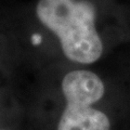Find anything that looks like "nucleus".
I'll return each mask as SVG.
<instances>
[{
  "label": "nucleus",
  "mask_w": 130,
  "mask_h": 130,
  "mask_svg": "<svg viewBox=\"0 0 130 130\" xmlns=\"http://www.w3.org/2000/svg\"><path fill=\"white\" fill-rule=\"evenodd\" d=\"M36 13L59 38L65 56L91 64L100 59L103 44L95 29V11L85 0H39Z\"/></svg>",
  "instance_id": "nucleus-1"
},
{
  "label": "nucleus",
  "mask_w": 130,
  "mask_h": 130,
  "mask_svg": "<svg viewBox=\"0 0 130 130\" xmlns=\"http://www.w3.org/2000/svg\"><path fill=\"white\" fill-rule=\"evenodd\" d=\"M0 130H7V129H0Z\"/></svg>",
  "instance_id": "nucleus-4"
},
{
  "label": "nucleus",
  "mask_w": 130,
  "mask_h": 130,
  "mask_svg": "<svg viewBox=\"0 0 130 130\" xmlns=\"http://www.w3.org/2000/svg\"><path fill=\"white\" fill-rule=\"evenodd\" d=\"M62 91L66 105L58 125V130H109L106 114L91 105L104 95V84L90 71H73L65 75Z\"/></svg>",
  "instance_id": "nucleus-2"
},
{
  "label": "nucleus",
  "mask_w": 130,
  "mask_h": 130,
  "mask_svg": "<svg viewBox=\"0 0 130 130\" xmlns=\"http://www.w3.org/2000/svg\"><path fill=\"white\" fill-rule=\"evenodd\" d=\"M41 41H42V37L39 34H34L31 36V43L34 46H38V44L41 43Z\"/></svg>",
  "instance_id": "nucleus-3"
}]
</instances>
